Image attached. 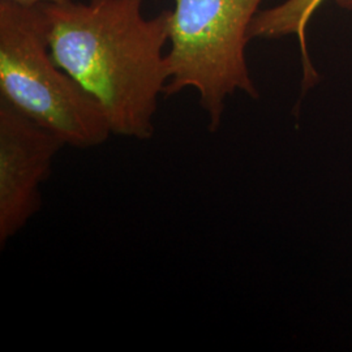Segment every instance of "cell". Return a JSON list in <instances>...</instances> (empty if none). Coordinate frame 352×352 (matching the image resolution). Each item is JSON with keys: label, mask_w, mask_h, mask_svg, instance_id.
<instances>
[{"label": "cell", "mask_w": 352, "mask_h": 352, "mask_svg": "<svg viewBox=\"0 0 352 352\" xmlns=\"http://www.w3.org/2000/svg\"><path fill=\"white\" fill-rule=\"evenodd\" d=\"M0 100L65 146L93 149L113 135L100 103L52 59L41 6L0 0Z\"/></svg>", "instance_id": "7a4b0ae2"}, {"label": "cell", "mask_w": 352, "mask_h": 352, "mask_svg": "<svg viewBox=\"0 0 352 352\" xmlns=\"http://www.w3.org/2000/svg\"><path fill=\"white\" fill-rule=\"evenodd\" d=\"M64 142L0 100V247L42 206L41 187Z\"/></svg>", "instance_id": "277c9868"}, {"label": "cell", "mask_w": 352, "mask_h": 352, "mask_svg": "<svg viewBox=\"0 0 352 352\" xmlns=\"http://www.w3.org/2000/svg\"><path fill=\"white\" fill-rule=\"evenodd\" d=\"M145 0H64L41 4L51 56L89 93L113 135L154 136L158 98L168 81L164 46L171 10L148 19Z\"/></svg>", "instance_id": "6da1fadb"}, {"label": "cell", "mask_w": 352, "mask_h": 352, "mask_svg": "<svg viewBox=\"0 0 352 352\" xmlns=\"http://www.w3.org/2000/svg\"><path fill=\"white\" fill-rule=\"evenodd\" d=\"M8 1H12L16 3L19 6H24V7H37L41 4H52V3H60L64 0H8Z\"/></svg>", "instance_id": "8992f818"}, {"label": "cell", "mask_w": 352, "mask_h": 352, "mask_svg": "<svg viewBox=\"0 0 352 352\" xmlns=\"http://www.w3.org/2000/svg\"><path fill=\"white\" fill-rule=\"evenodd\" d=\"M337 4L344 10H352V0H336Z\"/></svg>", "instance_id": "52a82bcc"}, {"label": "cell", "mask_w": 352, "mask_h": 352, "mask_svg": "<svg viewBox=\"0 0 352 352\" xmlns=\"http://www.w3.org/2000/svg\"><path fill=\"white\" fill-rule=\"evenodd\" d=\"M327 0H285L276 7L260 11L252 21L250 39L296 36L302 55V89L312 88L318 81V74L309 56L307 29L315 13Z\"/></svg>", "instance_id": "5b68a950"}, {"label": "cell", "mask_w": 352, "mask_h": 352, "mask_svg": "<svg viewBox=\"0 0 352 352\" xmlns=\"http://www.w3.org/2000/svg\"><path fill=\"white\" fill-rule=\"evenodd\" d=\"M264 0H175L166 52L164 97L195 89L208 129L217 132L227 100L244 93L260 97L247 63L250 28Z\"/></svg>", "instance_id": "3957f363"}]
</instances>
